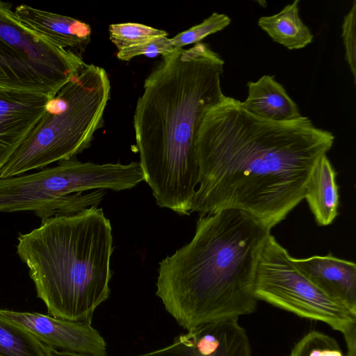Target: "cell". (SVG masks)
Masks as SVG:
<instances>
[{
  "mask_svg": "<svg viewBox=\"0 0 356 356\" xmlns=\"http://www.w3.org/2000/svg\"><path fill=\"white\" fill-rule=\"evenodd\" d=\"M334 142L307 117L265 120L223 94L196 136L199 181L191 213L238 209L271 229L304 199L314 165Z\"/></svg>",
  "mask_w": 356,
  "mask_h": 356,
  "instance_id": "obj_1",
  "label": "cell"
},
{
  "mask_svg": "<svg viewBox=\"0 0 356 356\" xmlns=\"http://www.w3.org/2000/svg\"><path fill=\"white\" fill-rule=\"evenodd\" d=\"M225 61L199 42L163 56L145 79L134 128L144 181L156 204L191 213L199 181L196 136L207 111L223 95Z\"/></svg>",
  "mask_w": 356,
  "mask_h": 356,
  "instance_id": "obj_2",
  "label": "cell"
},
{
  "mask_svg": "<svg viewBox=\"0 0 356 356\" xmlns=\"http://www.w3.org/2000/svg\"><path fill=\"white\" fill-rule=\"evenodd\" d=\"M270 230L238 209L200 216L192 240L159 262L156 295L168 313L187 331L253 313Z\"/></svg>",
  "mask_w": 356,
  "mask_h": 356,
  "instance_id": "obj_3",
  "label": "cell"
},
{
  "mask_svg": "<svg viewBox=\"0 0 356 356\" xmlns=\"http://www.w3.org/2000/svg\"><path fill=\"white\" fill-rule=\"evenodd\" d=\"M17 241V253L48 315L91 322L111 293L112 227L103 209L49 217Z\"/></svg>",
  "mask_w": 356,
  "mask_h": 356,
  "instance_id": "obj_4",
  "label": "cell"
},
{
  "mask_svg": "<svg viewBox=\"0 0 356 356\" xmlns=\"http://www.w3.org/2000/svg\"><path fill=\"white\" fill-rule=\"evenodd\" d=\"M111 83L105 70L86 64L44 106L37 124L0 170L19 176L76 157L88 148L104 124Z\"/></svg>",
  "mask_w": 356,
  "mask_h": 356,
  "instance_id": "obj_5",
  "label": "cell"
},
{
  "mask_svg": "<svg viewBox=\"0 0 356 356\" xmlns=\"http://www.w3.org/2000/svg\"><path fill=\"white\" fill-rule=\"evenodd\" d=\"M143 181L139 162L99 164L74 157L33 174L0 178V212L31 211L42 221L97 207L105 189H131Z\"/></svg>",
  "mask_w": 356,
  "mask_h": 356,
  "instance_id": "obj_6",
  "label": "cell"
},
{
  "mask_svg": "<svg viewBox=\"0 0 356 356\" xmlns=\"http://www.w3.org/2000/svg\"><path fill=\"white\" fill-rule=\"evenodd\" d=\"M84 65L77 53L30 30L11 3L0 0V88L51 99Z\"/></svg>",
  "mask_w": 356,
  "mask_h": 356,
  "instance_id": "obj_7",
  "label": "cell"
},
{
  "mask_svg": "<svg viewBox=\"0 0 356 356\" xmlns=\"http://www.w3.org/2000/svg\"><path fill=\"white\" fill-rule=\"evenodd\" d=\"M254 293L258 300L301 318L324 323L342 334L356 326V314L311 282L271 234L258 264Z\"/></svg>",
  "mask_w": 356,
  "mask_h": 356,
  "instance_id": "obj_8",
  "label": "cell"
},
{
  "mask_svg": "<svg viewBox=\"0 0 356 356\" xmlns=\"http://www.w3.org/2000/svg\"><path fill=\"white\" fill-rule=\"evenodd\" d=\"M0 314L32 334L43 344L63 351L107 356L106 343L91 322L72 321L37 312L0 309Z\"/></svg>",
  "mask_w": 356,
  "mask_h": 356,
  "instance_id": "obj_9",
  "label": "cell"
},
{
  "mask_svg": "<svg viewBox=\"0 0 356 356\" xmlns=\"http://www.w3.org/2000/svg\"><path fill=\"white\" fill-rule=\"evenodd\" d=\"M134 356H252V350L238 318H232L204 324L165 347Z\"/></svg>",
  "mask_w": 356,
  "mask_h": 356,
  "instance_id": "obj_10",
  "label": "cell"
},
{
  "mask_svg": "<svg viewBox=\"0 0 356 356\" xmlns=\"http://www.w3.org/2000/svg\"><path fill=\"white\" fill-rule=\"evenodd\" d=\"M45 95L0 88V170L44 112Z\"/></svg>",
  "mask_w": 356,
  "mask_h": 356,
  "instance_id": "obj_11",
  "label": "cell"
},
{
  "mask_svg": "<svg viewBox=\"0 0 356 356\" xmlns=\"http://www.w3.org/2000/svg\"><path fill=\"white\" fill-rule=\"evenodd\" d=\"M296 268L332 299L356 314V265L332 254L292 257Z\"/></svg>",
  "mask_w": 356,
  "mask_h": 356,
  "instance_id": "obj_12",
  "label": "cell"
},
{
  "mask_svg": "<svg viewBox=\"0 0 356 356\" xmlns=\"http://www.w3.org/2000/svg\"><path fill=\"white\" fill-rule=\"evenodd\" d=\"M14 12L30 30L58 47L84 51L90 42L91 27L86 22L25 4Z\"/></svg>",
  "mask_w": 356,
  "mask_h": 356,
  "instance_id": "obj_13",
  "label": "cell"
},
{
  "mask_svg": "<svg viewBox=\"0 0 356 356\" xmlns=\"http://www.w3.org/2000/svg\"><path fill=\"white\" fill-rule=\"evenodd\" d=\"M248 96L241 105L248 111L261 118L287 122L302 115L296 103L274 76L264 75L255 81H249Z\"/></svg>",
  "mask_w": 356,
  "mask_h": 356,
  "instance_id": "obj_14",
  "label": "cell"
},
{
  "mask_svg": "<svg viewBox=\"0 0 356 356\" xmlns=\"http://www.w3.org/2000/svg\"><path fill=\"white\" fill-rule=\"evenodd\" d=\"M336 175L327 154L322 155L314 165L305 186L304 199L320 226L330 225L338 215Z\"/></svg>",
  "mask_w": 356,
  "mask_h": 356,
  "instance_id": "obj_15",
  "label": "cell"
},
{
  "mask_svg": "<svg viewBox=\"0 0 356 356\" xmlns=\"http://www.w3.org/2000/svg\"><path fill=\"white\" fill-rule=\"evenodd\" d=\"M299 0L285 6L279 13L258 19V26L275 42L289 50L305 48L313 34L299 15Z\"/></svg>",
  "mask_w": 356,
  "mask_h": 356,
  "instance_id": "obj_16",
  "label": "cell"
},
{
  "mask_svg": "<svg viewBox=\"0 0 356 356\" xmlns=\"http://www.w3.org/2000/svg\"><path fill=\"white\" fill-rule=\"evenodd\" d=\"M0 356H45L44 345L0 314Z\"/></svg>",
  "mask_w": 356,
  "mask_h": 356,
  "instance_id": "obj_17",
  "label": "cell"
},
{
  "mask_svg": "<svg viewBox=\"0 0 356 356\" xmlns=\"http://www.w3.org/2000/svg\"><path fill=\"white\" fill-rule=\"evenodd\" d=\"M108 32L118 51L168 35L165 31L134 22L111 24Z\"/></svg>",
  "mask_w": 356,
  "mask_h": 356,
  "instance_id": "obj_18",
  "label": "cell"
},
{
  "mask_svg": "<svg viewBox=\"0 0 356 356\" xmlns=\"http://www.w3.org/2000/svg\"><path fill=\"white\" fill-rule=\"evenodd\" d=\"M289 356H346L337 340L323 332L312 330L293 346Z\"/></svg>",
  "mask_w": 356,
  "mask_h": 356,
  "instance_id": "obj_19",
  "label": "cell"
},
{
  "mask_svg": "<svg viewBox=\"0 0 356 356\" xmlns=\"http://www.w3.org/2000/svg\"><path fill=\"white\" fill-rule=\"evenodd\" d=\"M231 22L228 15L213 12L201 23L170 38L172 44L175 49H182L184 46L199 43L208 35L223 30Z\"/></svg>",
  "mask_w": 356,
  "mask_h": 356,
  "instance_id": "obj_20",
  "label": "cell"
},
{
  "mask_svg": "<svg viewBox=\"0 0 356 356\" xmlns=\"http://www.w3.org/2000/svg\"><path fill=\"white\" fill-rule=\"evenodd\" d=\"M341 38L345 48L344 58L353 75L354 84L356 83V1L343 17L341 25Z\"/></svg>",
  "mask_w": 356,
  "mask_h": 356,
  "instance_id": "obj_21",
  "label": "cell"
},
{
  "mask_svg": "<svg viewBox=\"0 0 356 356\" xmlns=\"http://www.w3.org/2000/svg\"><path fill=\"white\" fill-rule=\"evenodd\" d=\"M175 49H177L173 47L170 38L163 36L118 51L116 56L121 60L128 61L141 55L148 57H155L158 55L163 56Z\"/></svg>",
  "mask_w": 356,
  "mask_h": 356,
  "instance_id": "obj_22",
  "label": "cell"
},
{
  "mask_svg": "<svg viewBox=\"0 0 356 356\" xmlns=\"http://www.w3.org/2000/svg\"><path fill=\"white\" fill-rule=\"evenodd\" d=\"M347 346L346 356H355L356 350V326L343 334Z\"/></svg>",
  "mask_w": 356,
  "mask_h": 356,
  "instance_id": "obj_23",
  "label": "cell"
},
{
  "mask_svg": "<svg viewBox=\"0 0 356 356\" xmlns=\"http://www.w3.org/2000/svg\"><path fill=\"white\" fill-rule=\"evenodd\" d=\"M44 355L45 356H89L75 353L58 350L57 349L46 345H44Z\"/></svg>",
  "mask_w": 356,
  "mask_h": 356,
  "instance_id": "obj_24",
  "label": "cell"
}]
</instances>
